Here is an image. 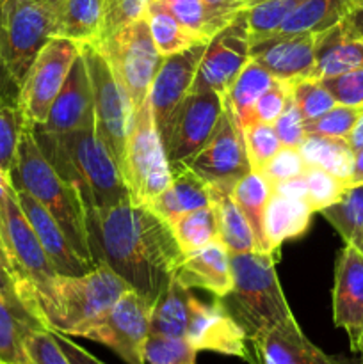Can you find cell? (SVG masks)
Listing matches in <instances>:
<instances>
[{
    "instance_id": "obj_41",
    "label": "cell",
    "mask_w": 363,
    "mask_h": 364,
    "mask_svg": "<svg viewBox=\"0 0 363 364\" xmlns=\"http://www.w3.org/2000/svg\"><path fill=\"white\" fill-rule=\"evenodd\" d=\"M362 112L363 107L335 105L322 116L306 123V135H322V137L345 139L347 141Z\"/></svg>"
},
{
    "instance_id": "obj_31",
    "label": "cell",
    "mask_w": 363,
    "mask_h": 364,
    "mask_svg": "<svg viewBox=\"0 0 363 364\" xmlns=\"http://www.w3.org/2000/svg\"><path fill=\"white\" fill-rule=\"evenodd\" d=\"M308 167H319L351 185L354 173V149L345 139H330L322 135H306L299 146Z\"/></svg>"
},
{
    "instance_id": "obj_54",
    "label": "cell",
    "mask_w": 363,
    "mask_h": 364,
    "mask_svg": "<svg viewBox=\"0 0 363 364\" xmlns=\"http://www.w3.org/2000/svg\"><path fill=\"white\" fill-rule=\"evenodd\" d=\"M342 21L347 25V28L352 32V34H356L358 38L363 39V6L351 7Z\"/></svg>"
},
{
    "instance_id": "obj_40",
    "label": "cell",
    "mask_w": 363,
    "mask_h": 364,
    "mask_svg": "<svg viewBox=\"0 0 363 364\" xmlns=\"http://www.w3.org/2000/svg\"><path fill=\"white\" fill-rule=\"evenodd\" d=\"M198 350L187 338L149 334L144 347V359L148 364H196Z\"/></svg>"
},
{
    "instance_id": "obj_49",
    "label": "cell",
    "mask_w": 363,
    "mask_h": 364,
    "mask_svg": "<svg viewBox=\"0 0 363 364\" xmlns=\"http://www.w3.org/2000/svg\"><path fill=\"white\" fill-rule=\"evenodd\" d=\"M274 130H276L278 139H280L281 146H288V148H299L306 139V121L302 117L301 110L295 105L294 98H288L287 105L281 110L278 119L273 123Z\"/></svg>"
},
{
    "instance_id": "obj_9",
    "label": "cell",
    "mask_w": 363,
    "mask_h": 364,
    "mask_svg": "<svg viewBox=\"0 0 363 364\" xmlns=\"http://www.w3.org/2000/svg\"><path fill=\"white\" fill-rule=\"evenodd\" d=\"M80 55L91 80L96 134L120 169L134 117V107L127 91L116 80L112 70L95 45H80Z\"/></svg>"
},
{
    "instance_id": "obj_15",
    "label": "cell",
    "mask_w": 363,
    "mask_h": 364,
    "mask_svg": "<svg viewBox=\"0 0 363 364\" xmlns=\"http://www.w3.org/2000/svg\"><path fill=\"white\" fill-rule=\"evenodd\" d=\"M185 338L198 352H216L253 364V355L248 348V336L237 320L228 313L221 299L203 302L192 295Z\"/></svg>"
},
{
    "instance_id": "obj_6",
    "label": "cell",
    "mask_w": 363,
    "mask_h": 364,
    "mask_svg": "<svg viewBox=\"0 0 363 364\" xmlns=\"http://www.w3.org/2000/svg\"><path fill=\"white\" fill-rule=\"evenodd\" d=\"M53 38L52 4L0 0V59L6 84L20 92L39 52Z\"/></svg>"
},
{
    "instance_id": "obj_58",
    "label": "cell",
    "mask_w": 363,
    "mask_h": 364,
    "mask_svg": "<svg viewBox=\"0 0 363 364\" xmlns=\"http://www.w3.org/2000/svg\"><path fill=\"white\" fill-rule=\"evenodd\" d=\"M354 354L359 355V361L358 364H363V327H362V333H359V338H358V343H356L354 347Z\"/></svg>"
},
{
    "instance_id": "obj_34",
    "label": "cell",
    "mask_w": 363,
    "mask_h": 364,
    "mask_svg": "<svg viewBox=\"0 0 363 364\" xmlns=\"http://www.w3.org/2000/svg\"><path fill=\"white\" fill-rule=\"evenodd\" d=\"M146 21L155 41L157 50L162 57L174 55L178 52L191 48L196 43H205L201 38L180 23L162 4L152 0L146 7Z\"/></svg>"
},
{
    "instance_id": "obj_30",
    "label": "cell",
    "mask_w": 363,
    "mask_h": 364,
    "mask_svg": "<svg viewBox=\"0 0 363 364\" xmlns=\"http://www.w3.org/2000/svg\"><path fill=\"white\" fill-rule=\"evenodd\" d=\"M349 9L347 0H301L273 36L320 34L340 23Z\"/></svg>"
},
{
    "instance_id": "obj_10",
    "label": "cell",
    "mask_w": 363,
    "mask_h": 364,
    "mask_svg": "<svg viewBox=\"0 0 363 364\" xmlns=\"http://www.w3.org/2000/svg\"><path fill=\"white\" fill-rule=\"evenodd\" d=\"M153 304L135 290L125 291L82 338L110 348L127 364H146L144 347L152 333Z\"/></svg>"
},
{
    "instance_id": "obj_16",
    "label": "cell",
    "mask_w": 363,
    "mask_h": 364,
    "mask_svg": "<svg viewBox=\"0 0 363 364\" xmlns=\"http://www.w3.org/2000/svg\"><path fill=\"white\" fill-rule=\"evenodd\" d=\"M205 48L206 43H196L184 52L164 57L148 92V102L159 135L166 128L167 119L178 103L191 91Z\"/></svg>"
},
{
    "instance_id": "obj_27",
    "label": "cell",
    "mask_w": 363,
    "mask_h": 364,
    "mask_svg": "<svg viewBox=\"0 0 363 364\" xmlns=\"http://www.w3.org/2000/svg\"><path fill=\"white\" fill-rule=\"evenodd\" d=\"M233 188L209 185L210 205L216 212L219 238L231 255H244V252L256 251L253 231L249 228L248 219L235 203Z\"/></svg>"
},
{
    "instance_id": "obj_37",
    "label": "cell",
    "mask_w": 363,
    "mask_h": 364,
    "mask_svg": "<svg viewBox=\"0 0 363 364\" xmlns=\"http://www.w3.org/2000/svg\"><path fill=\"white\" fill-rule=\"evenodd\" d=\"M299 2L301 0H262V2L246 7L244 13L251 45L276 34L278 28L298 7Z\"/></svg>"
},
{
    "instance_id": "obj_47",
    "label": "cell",
    "mask_w": 363,
    "mask_h": 364,
    "mask_svg": "<svg viewBox=\"0 0 363 364\" xmlns=\"http://www.w3.org/2000/svg\"><path fill=\"white\" fill-rule=\"evenodd\" d=\"M152 0H105V14H103L102 38H109L125 25L139 20L146 14V7Z\"/></svg>"
},
{
    "instance_id": "obj_4",
    "label": "cell",
    "mask_w": 363,
    "mask_h": 364,
    "mask_svg": "<svg viewBox=\"0 0 363 364\" xmlns=\"http://www.w3.org/2000/svg\"><path fill=\"white\" fill-rule=\"evenodd\" d=\"M9 181L14 191L27 192L39 205L45 206L50 215L63 228L64 235L75 251L89 263H93L88 244L84 205L77 191L70 183H66L56 173L52 164L45 159L28 124L21 132L16 159L9 173Z\"/></svg>"
},
{
    "instance_id": "obj_26",
    "label": "cell",
    "mask_w": 363,
    "mask_h": 364,
    "mask_svg": "<svg viewBox=\"0 0 363 364\" xmlns=\"http://www.w3.org/2000/svg\"><path fill=\"white\" fill-rule=\"evenodd\" d=\"M312 208L306 199L274 192L265 208V238L269 251L280 256V247L287 240H294L308 231L312 223Z\"/></svg>"
},
{
    "instance_id": "obj_11",
    "label": "cell",
    "mask_w": 363,
    "mask_h": 364,
    "mask_svg": "<svg viewBox=\"0 0 363 364\" xmlns=\"http://www.w3.org/2000/svg\"><path fill=\"white\" fill-rule=\"evenodd\" d=\"M224 114V96L203 89L189 91L160 134L169 162H187L210 141Z\"/></svg>"
},
{
    "instance_id": "obj_1",
    "label": "cell",
    "mask_w": 363,
    "mask_h": 364,
    "mask_svg": "<svg viewBox=\"0 0 363 364\" xmlns=\"http://www.w3.org/2000/svg\"><path fill=\"white\" fill-rule=\"evenodd\" d=\"M91 259L155 302L174 277L184 252L173 228L149 206L120 203L85 212Z\"/></svg>"
},
{
    "instance_id": "obj_3",
    "label": "cell",
    "mask_w": 363,
    "mask_h": 364,
    "mask_svg": "<svg viewBox=\"0 0 363 364\" xmlns=\"http://www.w3.org/2000/svg\"><path fill=\"white\" fill-rule=\"evenodd\" d=\"M128 290L117 274L102 265L82 276L57 274L38 299L36 320L50 331L82 338Z\"/></svg>"
},
{
    "instance_id": "obj_53",
    "label": "cell",
    "mask_w": 363,
    "mask_h": 364,
    "mask_svg": "<svg viewBox=\"0 0 363 364\" xmlns=\"http://www.w3.org/2000/svg\"><path fill=\"white\" fill-rule=\"evenodd\" d=\"M0 284H2L4 295L9 299L13 304H16L18 308H21L20 304L14 299V284H16V274H14L13 263H11L9 256H7L6 247L2 244V238H0Z\"/></svg>"
},
{
    "instance_id": "obj_20",
    "label": "cell",
    "mask_w": 363,
    "mask_h": 364,
    "mask_svg": "<svg viewBox=\"0 0 363 364\" xmlns=\"http://www.w3.org/2000/svg\"><path fill=\"white\" fill-rule=\"evenodd\" d=\"M16 192V199L21 212L25 213L27 220L31 223L46 258L50 259L57 274H60V276H82V274L95 269L93 263H89L88 259H84L75 251L73 245L70 244V240L64 235L63 228L57 224V220L50 215L45 206L39 205L27 192Z\"/></svg>"
},
{
    "instance_id": "obj_25",
    "label": "cell",
    "mask_w": 363,
    "mask_h": 364,
    "mask_svg": "<svg viewBox=\"0 0 363 364\" xmlns=\"http://www.w3.org/2000/svg\"><path fill=\"white\" fill-rule=\"evenodd\" d=\"M53 38L95 45L102 38L105 0H53Z\"/></svg>"
},
{
    "instance_id": "obj_62",
    "label": "cell",
    "mask_w": 363,
    "mask_h": 364,
    "mask_svg": "<svg viewBox=\"0 0 363 364\" xmlns=\"http://www.w3.org/2000/svg\"><path fill=\"white\" fill-rule=\"evenodd\" d=\"M0 295H4V290H2V284H0Z\"/></svg>"
},
{
    "instance_id": "obj_13",
    "label": "cell",
    "mask_w": 363,
    "mask_h": 364,
    "mask_svg": "<svg viewBox=\"0 0 363 364\" xmlns=\"http://www.w3.org/2000/svg\"><path fill=\"white\" fill-rule=\"evenodd\" d=\"M249 59L251 41L246 13L242 11L233 21L221 28L206 43L191 91L210 89L224 96Z\"/></svg>"
},
{
    "instance_id": "obj_46",
    "label": "cell",
    "mask_w": 363,
    "mask_h": 364,
    "mask_svg": "<svg viewBox=\"0 0 363 364\" xmlns=\"http://www.w3.org/2000/svg\"><path fill=\"white\" fill-rule=\"evenodd\" d=\"M320 84L331 92L338 105L363 107V68L320 78Z\"/></svg>"
},
{
    "instance_id": "obj_8",
    "label": "cell",
    "mask_w": 363,
    "mask_h": 364,
    "mask_svg": "<svg viewBox=\"0 0 363 364\" xmlns=\"http://www.w3.org/2000/svg\"><path fill=\"white\" fill-rule=\"evenodd\" d=\"M95 46L127 91L134 110H137L148 100L152 82L164 60L153 41L146 16L125 25L109 38L100 39Z\"/></svg>"
},
{
    "instance_id": "obj_43",
    "label": "cell",
    "mask_w": 363,
    "mask_h": 364,
    "mask_svg": "<svg viewBox=\"0 0 363 364\" xmlns=\"http://www.w3.org/2000/svg\"><path fill=\"white\" fill-rule=\"evenodd\" d=\"M292 98H294L298 109L301 110L306 123L338 105L331 92L320 84V80H312V78L294 82L292 84Z\"/></svg>"
},
{
    "instance_id": "obj_12",
    "label": "cell",
    "mask_w": 363,
    "mask_h": 364,
    "mask_svg": "<svg viewBox=\"0 0 363 364\" xmlns=\"http://www.w3.org/2000/svg\"><path fill=\"white\" fill-rule=\"evenodd\" d=\"M78 53L80 46L64 38H52L39 52L16 98L28 127L45 123Z\"/></svg>"
},
{
    "instance_id": "obj_19",
    "label": "cell",
    "mask_w": 363,
    "mask_h": 364,
    "mask_svg": "<svg viewBox=\"0 0 363 364\" xmlns=\"http://www.w3.org/2000/svg\"><path fill=\"white\" fill-rule=\"evenodd\" d=\"M253 364H349L342 355H330L313 345L290 318L251 340Z\"/></svg>"
},
{
    "instance_id": "obj_57",
    "label": "cell",
    "mask_w": 363,
    "mask_h": 364,
    "mask_svg": "<svg viewBox=\"0 0 363 364\" xmlns=\"http://www.w3.org/2000/svg\"><path fill=\"white\" fill-rule=\"evenodd\" d=\"M6 77H4V70H2V59H0V98H7L6 92ZM9 100V98H7ZM16 102V100H14Z\"/></svg>"
},
{
    "instance_id": "obj_52",
    "label": "cell",
    "mask_w": 363,
    "mask_h": 364,
    "mask_svg": "<svg viewBox=\"0 0 363 364\" xmlns=\"http://www.w3.org/2000/svg\"><path fill=\"white\" fill-rule=\"evenodd\" d=\"M52 333H53V338H56V341L59 343L60 350L64 352L66 359L70 361V364H103L102 361H98L95 355H91L88 350H84L80 345L73 343V341H71V336L56 333V331H52Z\"/></svg>"
},
{
    "instance_id": "obj_17",
    "label": "cell",
    "mask_w": 363,
    "mask_h": 364,
    "mask_svg": "<svg viewBox=\"0 0 363 364\" xmlns=\"http://www.w3.org/2000/svg\"><path fill=\"white\" fill-rule=\"evenodd\" d=\"M333 322L347 333L354 350L363 327V252L349 244L342 247L335 267Z\"/></svg>"
},
{
    "instance_id": "obj_28",
    "label": "cell",
    "mask_w": 363,
    "mask_h": 364,
    "mask_svg": "<svg viewBox=\"0 0 363 364\" xmlns=\"http://www.w3.org/2000/svg\"><path fill=\"white\" fill-rule=\"evenodd\" d=\"M231 194H233L238 208L248 219L249 228L253 231V238H255L256 251L270 252L265 238V208L270 194H273V185L267 181V178L262 173L249 171L244 178H241L235 183Z\"/></svg>"
},
{
    "instance_id": "obj_32",
    "label": "cell",
    "mask_w": 363,
    "mask_h": 364,
    "mask_svg": "<svg viewBox=\"0 0 363 364\" xmlns=\"http://www.w3.org/2000/svg\"><path fill=\"white\" fill-rule=\"evenodd\" d=\"M191 290L182 287L177 279H171L166 290L153 304L152 333L160 336L185 338L191 315Z\"/></svg>"
},
{
    "instance_id": "obj_35",
    "label": "cell",
    "mask_w": 363,
    "mask_h": 364,
    "mask_svg": "<svg viewBox=\"0 0 363 364\" xmlns=\"http://www.w3.org/2000/svg\"><path fill=\"white\" fill-rule=\"evenodd\" d=\"M345 244L363 252V183H351L340 201L320 212Z\"/></svg>"
},
{
    "instance_id": "obj_14",
    "label": "cell",
    "mask_w": 363,
    "mask_h": 364,
    "mask_svg": "<svg viewBox=\"0 0 363 364\" xmlns=\"http://www.w3.org/2000/svg\"><path fill=\"white\" fill-rule=\"evenodd\" d=\"M185 164L209 185L228 188H233L235 183L251 171L244 130L226 107L210 141Z\"/></svg>"
},
{
    "instance_id": "obj_22",
    "label": "cell",
    "mask_w": 363,
    "mask_h": 364,
    "mask_svg": "<svg viewBox=\"0 0 363 364\" xmlns=\"http://www.w3.org/2000/svg\"><path fill=\"white\" fill-rule=\"evenodd\" d=\"M174 279L189 290L201 288L216 299L226 297L233 287L230 251L221 238H214L203 247L185 252L174 272Z\"/></svg>"
},
{
    "instance_id": "obj_42",
    "label": "cell",
    "mask_w": 363,
    "mask_h": 364,
    "mask_svg": "<svg viewBox=\"0 0 363 364\" xmlns=\"http://www.w3.org/2000/svg\"><path fill=\"white\" fill-rule=\"evenodd\" d=\"M244 142L251 171L256 173H262L273 156L281 149L276 130L273 124L267 123H253L244 128Z\"/></svg>"
},
{
    "instance_id": "obj_45",
    "label": "cell",
    "mask_w": 363,
    "mask_h": 364,
    "mask_svg": "<svg viewBox=\"0 0 363 364\" xmlns=\"http://www.w3.org/2000/svg\"><path fill=\"white\" fill-rule=\"evenodd\" d=\"M25 350L32 364H70L52 331L43 326H32L27 331Z\"/></svg>"
},
{
    "instance_id": "obj_36",
    "label": "cell",
    "mask_w": 363,
    "mask_h": 364,
    "mask_svg": "<svg viewBox=\"0 0 363 364\" xmlns=\"http://www.w3.org/2000/svg\"><path fill=\"white\" fill-rule=\"evenodd\" d=\"M171 228L184 255L203 247L214 238H219V228L212 205L180 217Z\"/></svg>"
},
{
    "instance_id": "obj_48",
    "label": "cell",
    "mask_w": 363,
    "mask_h": 364,
    "mask_svg": "<svg viewBox=\"0 0 363 364\" xmlns=\"http://www.w3.org/2000/svg\"><path fill=\"white\" fill-rule=\"evenodd\" d=\"M306 169H308V166H306L299 148L281 146L280 151H278L276 155L273 156V160L267 164L265 169L262 171V174L274 187V185L283 183V181L292 180V178L302 176Z\"/></svg>"
},
{
    "instance_id": "obj_33",
    "label": "cell",
    "mask_w": 363,
    "mask_h": 364,
    "mask_svg": "<svg viewBox=\"0 0 363 364\" xmlns=\"http://www.w3.org/2000/svg\"><path fill=\"white\" fill-rule=\"evenodd\" d=\"M32 326L39 323L0 295V364H32L25 350V334Z\"/></svg>"
},
{
    "instance_id": "obj_7",
    "label": "cell",
    "mask_w": 363,
    "mask_h": 364,
    "mask_svg": "<svg viewBox=\"0 0 363 364\" xmlns=\"http://www.w3.org/2000/svg\"><path fill=\"white\" fill-rule=\"evenodd\" d=\"M120 173L132 205L152 206L171 183L169 160L148 100L134 110Z\"/></svg>"
},
{
    "instance_id": "obj_60",
    "label": "cell",
    "mask_w": 363,
    "mask_h": 364,
    "mask_svg": "<svg viewBox=\"0 0 363 364\" xmlns=\"http://www.w3.org/2000/svg\"><path fill=\"white\" fill-rule=\"evenodd\" d=\"M258 2H262V0H244V4H246V7H249V6H253V4H258Z\"/></svg>"
},
{
    "instance_id": "obj_29",
    "label": "cell",
    "mask_w": 363,
    "mask_h": 364,
    "mask_svg": "<svg viewBox=\"0 0 363 364\" xmlns=\"http://www.w3.org/2000/svg\"><path fill=\"white\" fill-rule=\"evenodd\" d=\"M273 82L274 78L256 60L249 59L228 89L224 95V107L233 114L242 130L255 123L256 102L273 85Z\"/></svg>"
},
{
    "instance_id": "obj_21",
    "label": "cell",
    "mask_w": 363,
    "mask_h": 364,
    "mask_svg": "<svg viewBox=\"0 0 363 364\" xmlns=\"http://www.w3.org/2000/svg\"><path fill=\"white\" fill-rule=\"evenodd\" d=\"M89 124H95L93 89L88 68L78 53L56 102L50 107L48 117L38 127L46 132H70Z\"/></svg>"
},
{
    "instance_id": "obj_23",
    "label": "cell",
    "mask_w": 363,
    "mask_h": 364,
    "mask_svg": "<svg viewBox=\"0 0 363 364\" xmlns=\"http://www.w3.org/2000/svg\"><path fill=\"white\" fill-rule=\"evenodd\" d=\"M171 183L149 208L173 226L180 217L210 206L209 183L185 162H169Z\"/></svg>"
},
{
    "instance_id": "obj_39",
    "label": "cell",
    "mask_w": 363,
    "mask_h": 364,
    "mask_svg": "<svg viewBox=\"0 0 363 364\" xmlns=\"http://www.w3.org/2000/svg\"><path fill=\"white\" fill-rule=\"evenodd\" d=\"M305 180L306 203H308L313 213H320L324 208L340 201L345 188L349 187V183H345L344 180L333 176L327 171L319 169V167H308L305 171Z\"/></svg>"
},
{
    "instance_id": "obj_61",
    "label": "cell",
    "mask_w": 363,
    "mask_h": 364,
    "mask_svg": "<svg viewBox=\"0 0 363 364\" xmlns=\"http://www.w3.org/2000/svg\"><path fill=\"white\" fill-rule=\"evenodd\" d=\"M34 2H43V4H52L53 0H34Z\"/></svg>"
},
{
    "instance_id": "obj_24",
    "label": "cell",
    "mask_w": 363,
    "mask_h": 364,
    "mask_svg": "<svg viewBox=\"0 0 363 364\" xmlns=\"http://www.w3.org/2000/svg\"><path fill=\"white\" fill-rule=\"evenodd\" d=\"M363 68V39L352 34L344 21L315 34V70L312 80Z\"/></svg>"
},
{
    "instance_id": "obj_50",
    "label": "cell",
    "mask_w": 363,
    "mask_h": 364,
    "mask_svg": "<svg viewBox=\"0 0 363 364\" xmlns=\"http://www.w3.org/2000/svg\"><path fill=\"white\" fill-rule=\"evenodd\" d=\"M292 95L290 82L276 80L274 78L273 85L260 96L255 105V123L273 124L281 114V110L287 105L288 98Z\"/></svg>"
},
{
    "instance_id": "obj_38",
    "label": "cell",
    "mask_w": 363,
    "mask_h": 364,
    "mask_svg": "<svg viewBox=\"0 0 363 364\" xmlns=\"http://www.w3.org/2000/svg\"><path fill=\"white\" fill-rule=\"evenodd\" d=\"M27 127L20 107L14 100L0 98V167L9 176L16 159L21 132Z\"/></svg>"
},
{
    "instance_id": "obj_51",
    "label": "cell",
    "mask_w": 363,
    "mask_h": 364,
    "mask_svg": "<svg viewBox=\"0 0 363 364\" xmlns=\"http://www.w3.org/2000/svg\"><path fill=\"white\" fill-rule=\"evenodd\" d=\"M210 16V27L214 34L233 21L246 9L244 0H203Z\"/></svg>"
},
{
    "instance_id": "obj_44",
    "label": "cell",
    "mask_w": 363,
    "mask_h": 364,
    "mask_svg": "<svg viewBox=\"0 0 363 364\" xmlns=\"http://www.w3.org/2000/svg\"><path fill=\"white\" fill-rule=\"evenodd\" d=\"M162 4L184 27L194 32L198 38L209 43L214 36L210 27V16L203 0H157Z\"/></svg>"
},
{
    "instance_id": "obj_56",
    "label": "cell",
    "mask_w": 363,
    "mask_h": 364,
    "mask_svg": "<svg viewBox=\"0 0 363 364\" xmlns=\"http://www.w3.org/2000/svg\"><path fill=\"white\" fill-rule=\"evenodd\" d=\"M351 183H363V148L356 151L354 173H352Z\"/></svg>"
},
{
    "instance_id": "obj_55",
    "label": "cell",
    "mask_w": 363,
    "mask_h": 364,
    "mask_svg": "<svg viewBox=\"0 0 363 364\" xmlns=\"http://www.w3.org/2000/svg\"><path fill=\"white\" fill-rule=\"evenodd\" d=\"M347 142H349V146L354 149V153L359 151V149L363 148V112H362V116H359L356 127L352 128L351 135L347 137Z\"/></svg>"
},
{
    "instance_id": "obj_5",
    "label": "cell",
    "mask_w": 363,
    "mask_h": 364,
    "mask_svg": "<svg viewBox=\"0 0 363 364\" xmlns=\"http://www.w3.org/2000/svg\"><path fill=\"white\" fill-rule=\"evenodd\" d=\"M276 259L278 255L270 252H230L233 287L221 302L244 329L249 341L278 323L294 318L278 281Z\"/></svg>"
},
{
    "instance_id": "obj_18",
    "label": "cell",
    "mask_w": 363,
    "mask_h": 364,
    "mask_svg": "<svg viewBox=\"0 0 363 364\" xmlns=\"http://www.w3.org/2000/svg\"><path fill=\"white\" fill-rule=\"evenodd\" d=\"M251 59L276 80L294 84L312 78L315 70V34L270 36L251 45Z\"/></svg>"
},
{
    "instance_id": "obj_59",
    "label": "cell",
    "mask_w": 363,
    "mask_h": 364,
    "mask_svg": "<svg viewBox=\"0 0 363 364\" xmlns=\"http://www.w3.org/2000/svg\"><path fill=\"white\" fill-rule=\"evenodd\" d=\"M347 2H349V6H351V7L363 6V0H347Z\"/></svg>"
},
{
    "instance_id": "obj_2",
    "label": "cell",
    "mask_w": 363,
    "mask_h": 364,
    "mask_svg": "<svg viewBox=\"0 0 363 364\" xmlns=\"http://www.w3.org/2000/svg\"><path fill=\"white\" fill-rule=\"evenodd\" d=\"M31 128L45 159L77 191L85 212L130 201L120 169L95 124L70 132H46L38 124Z\"/></svg>"
}]
</instances>
